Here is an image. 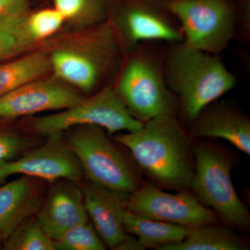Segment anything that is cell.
Instances as JSON below:
<instances>
[{"label": "cell", "instance_id": "22", "mask_svg": "<svg viewBox=\"0 0 250 250\" xmlns=\"http://www.w3.org/2000/svg\"><path fill=\"white\" fill-rule=\"evenodd\" d=\"M65 18L55 9L41 10L28 15L26 26L34 42L47 39L62 27Z\"/></svg>", "mask_w": 250, "mask_h": 250}, {"label": "cell", "instance_id": "1", "mask_svg": "<svg viewBox=\"0 0 250 250\" xmlns=\"http://www.w3.org/2000/svg\"><path fill=\"white\" fill-rule=\"evenodd\" d=\"M164 70L167 87L178 100L179 112L190 123L237 83L220 55L194 48L183 41L167 43Z\"/></svg>", "mask_w": 250, "mask_h": 250}, {"label": "cell", "instance_id": "2", "mask_svg": "<svg viewBox=\"0 0 250 250\" xmlns=\"http://www.w3.org/2000/svg\"><path fill=\"white\" fill-rule=\"evenodd\" d=\"M113 139L127 148L156 182L173 188L190 187L195 165L188 139L175 116H156L138 131L116 134Z\"/></svg>", "mask_w": 250, "mask_h": 250}, {"label": "cell", "instance_id": "17", "mask_svg": "<svg viewBox=\"0 0 250 250\" xmlns=\"http://www.w3.org/2000/svg\"><path fill=\"white\" fill-rule=\"evenodd\" d=\"M246 245L228 228L209 225L189 228L179 243L166 245L160 250H242Z\"/></svg>", "mask_w": 250, "mask_h": 250}, {"label": "cell", "instance_id": "21", "mask_svg": "<svg viewBox=\"0 0 250 250\" xmlns=\"http://www.w3.org/2000/svg\"><path fill=\"white\" fill-rule=\"evenodd\" d=\"M57 250H103L104 243L88 221L70 229L54 241Z\"/></svg>", "mask_w": 250, "mask_h": 250}, {"label": "cell", "instance_id": "4", "mask_svg": "<svg viewBox=\"0 0 250 250\" xmlns=\"http://www.w3.org/2000/svg\"><path fill=\"white\" fill-rule=\"evenodd\" d=\"M178 21L183 42L208 53L220 55L234 40V0H165Z\"/></svg>", "mask_w": 250, "mask_h": 250}, {"label": "cell", "instance_id": "12", "mask_svg": "<svg viewBox=\"0 0 250 250\" xmlns=\"http://www.w3.org/2000/svg\"><path fill=\"white\" fill-rule=\"evenodd\" d=\"M36 219L53 241L73 227L88 221L82 188L70 180L56 186L41 205Z\"/></svg>", "mask_w": 250, "mask_h": 250}, {"label": "cell", "instance_id": "24", "mask_svg": "<svg viewBox=\"0 0 250 250\" xmlns=\"http://www.w3.org/2000/svg\"><path fill=\"white\" fill-rule=\"evenodd\" d=\"M236 29L234 40L244 45L250 44V0H234Z\"/></svg>", "mask_w": 250, "mask_h": 250}, {"label": "cell", "instance_id": "25", "mask_svg": "<svg viewBox=\"0 0 250 250\" xmlns=\"http://www.w3.org/2000/svg\"><path fill=\"white\" fill-rule=\"evenodd\" d=\"M29 0H0V22L27 11Z\"/></svg>", "mask_w": 250, "mask_h": 250}, {"label": "cell", "instance_id": "13", "mask_svg": "<svg viewBox=\"0 0 250 250\" xmlns=\"http://www.w3.org/2000/svg\"><path fill=\"white\" fill-rule=\"evenodd\" d=\"M87 214L104 243L111 249L127 236L121 210L128 193L115 191L89 182L82 188Z\"/></svg>", "mask_w": 250, "mask_h": 250}, {"label": "cell", "instance_id": "23", "mask_svg": "<svg viewBox=\"0 0 250 250\" xmlns=\"http://www.w3.org/2000/svg\"><path fill=\"white\" fill-rule=\"evenodd\" d=\"M34 141L12 133L0 132V163L12 160L34 146Z\"/></svg>", "mask_w": 250, "mask_h": 250}, {"label": "cell", "instance_id": "26", "mask_svg": "<svg viewBox=\"0 0 250 250\" xmlns=\"http://www.w3.org/2000/svg\"><path fill=\"white\" fill-rule=\"evenodd\" d=\"M115 250H145L138 239L126 236L123 241L116 247Z\"/></svg>", "mask_w": 250, "mask_h": 250}, {"label": "cell", "instance_id": "18", "mask_svg": "<svg viewBox=\"0 0 250 250\" xmlns=\"http://www.w3.org/2000/svg\"><path fill=\"white\" fill-rule=\"evenodd\" d=\"M50 68L49 57L41 52L0 64V97L27 82L41 78Z\"/></svg>", "mask_w": 250, "mask_h": 250}, {"label": "cell", "instance_id": "20", "mask_svg": "<svg viewBox=\"0 0 250 250\" xmlns=\"http://www.w3.org/2000/svg\"><path fill=\"white\" fill-rule=\"evenodd\" d=\"M6 250H55L53 240L41 228L37 219H28L4 240Z\"/></svg>", "mask_w": 250, "mask_h": 250}, {"label": "cell", "instance_id": "6", "mask_svg": "<svg viewBox=\"0 0 250 250\" xmlns=\"http://www.w3.org/2000/svg\"><path fill=\"white\" fill-rule=\"evenodd\" d=\"M82 125H96L112 135L138 131L143 123L131 114L112 85L104 87L72 107L36 118L32 123L36 132L50 137Z\"/></svg>", "mask_w": 250, "mask_h": 250}, {"label": "cell", "instance_id": "14", "mask_svg": "<svg viewBox=\"0 0 250 250\" xmlns=\"http://www.w3.org/2000/svg\"><path fill=\"white\" fill-rule=\"evenodd\" d=\"M197 137L228 141L241 152L250 154V121L246 115L224 104L208 105L192 123Z\"/></svg>", "mask_w": 250, "mask_h": 250}, {"label": "cell", "instance_id": "19", "mask_svg": "<svg viewBox=\"0 0 250 250\" xmlns=\"http://www.w3.org/2000/svg\"><path fill=\"white\" fill-rule=\"evenodd\" d=\"M24 11L0 22V62L15 57L35 43L28 34Z\"/></svg>", "mask_w": 250, "mask_h": 250}, {"label": "cell", "instance_id": "8", "mask_svg": "<svg viewBox=\"0 0 250 250\" xmlns=\"http://www.w3.org/2000/svg\"><path fill=\"white\" fill-rule=\"evenodd\" d=\"M190 187L195 197L208 206L229 225L248 226L250 215L235 190L231 178V161L218 149L198 146Z\"/></svg>", "mask_w": 250, "mask_h": 250}, {"label": "cell", "instance_id": "9", "mask_svg": "<svg viewBox=\"0 0 250 250\" xmlns=\"http://www.w3.org/2000/svg\"><path fill=\"white\" fill-rule=\"evenodd\" d=\"M126 209L146 218L187 228L213 225L217 220L213 210L188 192L167 193L147 185L126 195Z\"/></svg>", "mask_w": 250, "mask_h": 250}, {"label": "cell", "instance_id": "11", "mask_svg": "<svg viewBox=\"0 0 250 250\" xmlns=\"http://www.w3.org/2000/svg\"><path fill=\"white\" fill-rule=\"evenodd\" d=\"M83 99L67 85L38 79L0 97V118L13 119L41 112L67 109Z\"/></svg>", "mask_w": 250, "mask_h": 250}, {"label": "cell", "instance_id": "5", "mask_svg": "<svg viewBox=\"0 0 250 250\" xmlns=\"http://www.w3.org/2000/svg\"><path fill=\"white\" fill-rule=\"evenodd\" d=\"M68 146L89 182L115 191L131 193L139 188V179L129 163L96 125L75 126Z\"/></svg>", "mask_w": 250, "mask_h": 250}, {"label": "cell", "instance_id": "15", "mask_svg": "<svg viewBox=\"0 0 250 250\" xmlns=\"http://www.w3.org/2000/svg\"><path fill=\"white\" fill-rule=\"evenodd\" d=\"M42 200L40 187L33 177H22L0 187V239L37 214Z\"/></svg>", "mask_w": 250, "mask_h": 250}, {"label": "cell", "instance_id": "16", "mask_svg": "<svg viewBox=\"0 0 250 250\" xmlns=\"http://www.w3.org/2000/svg\"><path fill=\"white\" fill-rule=\"evenodd\" d=\"M122 223L125 231L137 237L143 248L158 250L166 245L179 243L187 236L189 228L157 221L126 209L121 210Z\"/></svg>", "mask_w": 250, "mask_h": 250}, {"label": "cell", "instance_id": "7", "mask_svg": "<svg viewBox=\"0 0 250 250\" xmlns=\"http://www.w3.org/2000/svg\"><path fill=\"white\" fill-rule=\"evenodd\" d=\"M106 16L111 17L126 51L144 41L166 43L183 41L178 21L165 0H104Z\"/></svg>", "mask_w": 250, "mask_h": 250}, {"label": "cell", "instance_id": "10", "mask_svg": "<svg viewBox=\"0 0 250 250\" xmlns=\"http://www.w3.org/2000/svg\"><path fill=\"white\" fill-rule=\"evenodd\" d=\"M58 136L41 147L31 149L17 160L0 163V181L10 176L22 174L54 182L58 179L80 180L83 175L78 159Z\"/></svg>", "mask_w": 250, "mask_h": 250}, {"label": "cell", "instance_id": "3", "mask_svg": "<svg viewBox=\"0 0 250 250\" xmlns=\"http://www.w3.org/2000/svg\"><path fill=\"white\" fill-rule=\"evenodd\" d=\"M166 47L165 42L149 41L126 51L112 85L131 114L142 123L179 112L178 100L164 76Z\"/></svg>", "mask_w": 250, "mask_h": 250}]
</instances>
